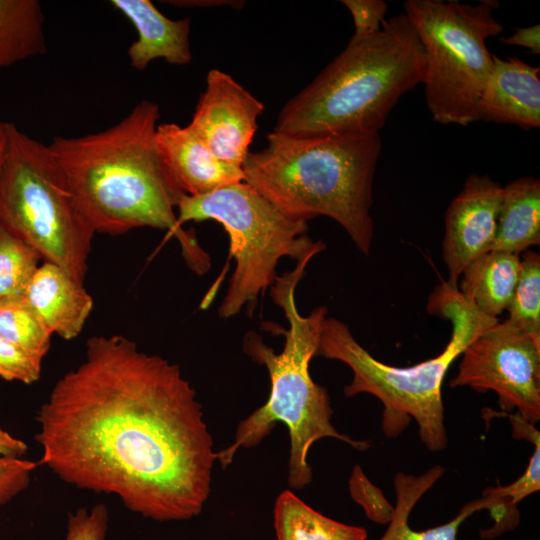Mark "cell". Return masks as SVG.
<instances>
[{"label":"cell","mask_w":540,"mask_h":540,"mask_svg":"<svg viewBox=\"0 0 540 540\" xmlns=\"http://www.w3.org/2000/svg\"><path fill=\"white\" fill-rule=\"evenodd\" d=\"M28 446L0 427V457L22 458L26 454Z\"/></svg>","instance_id":"1f68e13d"},{"label":"cell","mask_w":540,"mask_h":540,"mask_svg":"<svg viewBox=\"0 0 540 540\" xmlns=\"http://www.w3.org/2000/svg\"><path fill=\"white\" fill-rule=\"evenodd\" d=\"M512 326L540 341V255L526 250L520 257V272L507 308Z\"/></svg>","instance_id":"cb8c5ba5"},{"label":"cell","mask_w":540,"mask_h":540,"mask_svg":"<svg viewBox=\"0 0 540 540\" xmlns=\"http://www.w3.org/2000/svg\"><path fill=\"white\" fill-rule=\"evenodd\" d=\"M176 215L179 227L189 221L214 220L228 233L236 265L218 308L221 318L254 305L259 294L275 282L281 258L299 261L325 248L306 234L307 221L286 215L244 181L203 195L185 194Z\"/></svg>","instance_id":"ba28073f"},{"label":"cell","mask_w":540,"mask_h":540,"mask_svg":"<svg viewBox=\"0 0 540 540\" xmlns=\"http://www.w3.org/2000/svg\"><path fill=\"white\" fill-rule=\"evenodd\" d=\"M0 224L84 283L96 234L67 188L47 145L8 122L0 164Z\"/></svg>","instance_id":"52a82bcc"},{"label":"cell","mask_w":540,"mask_h":540,"mask_svg":"<svg viewBox=\"0 0 540 540\" xmlns=\"http://www.w3.org/2000/svg\"><path fill=\"white\" fill-rule=\"evenodd\" d=\"M156 141L166 164L186 195H203L244 181L241 167L216 157L188 126L158 124Z\"/></svg>","instance_id":"5bb4252c"},{"label":"cell","mask_w":540,"mask_h":540,"mask_svg":"<svg viewBox=\"0 0 540 540\" xmlns=\"http://www.w3.org/2000/svg\"><path fill=\"white\" fill-rule=\"evenodd\" d=\"M264 108L231 75L213 68L187 126L216 157L242 168Z\"/></svg>","instance_id":"8fae6325"},{"label":"cell","mask_w":540,"mask_h":540,"mask_svg":"<svg viewBox=\"0 0 540 540\" xmlns=\"http://www.w3.org/2000/svg\"><path fill=\"white\" fill-rule=\"evenodd\" d=\"M313 255L297 261L293 270L277 276L271 286V297L288 321V329L267 323L269 330L284 336L283 349L276 353L261 336L248 332L243 342L244 352L263 365L270 377V394L261 407L242 420L233 443L216 452L223 468L230 465L240 448H252L261 443L278 422L284 423L290 435L288 483L302 489L312 481V468L307 456L312 445L323 438H334L364 451L370 443L340 433L332 424L333 410L327 389L314 382L309 367L319 345L328 310L319 306L307 316L299 313L295 291Z\"/></svg>","instance_id":"277c9868"},{"label":"cell","mask_w":540,"mask_h":540,"mask_svg":"<svg viewBox=\"0 0 540 540\" xmlns=\"http://www.w3.org/2000/svg\"><path fill=\"white\" fill-rule=\"evenodd\" d=\"M24 297L50 331L65 340L80 335L94 306L84 283L48 262L37 267Z\"/></svg>","instance_id":"9a60e30c"},{"label":"cell","mask_w":540,"mask_h":540,"mask_svg":"<svg viewBox=\"0 0 540 540\" xmlns=\"http://www.w3.org/2000/svg\"><path fill=\"white\" fill-rule=\"evenodd\" d=\"M540 489V443L534 445V452L524 473L506 486L487 487L481 497L475 499L478 511L488 509L494 525L481 530L483 539H494L517 527L520 521L518 503Z\"/></svg>","instance_id":"7402d4cb"},{"label":"cell","mask_w":540,"mask_h":540,"mask_svg":"<svg viewBox=\"0 0 540 540\" xmlns=\"http://www.w3.org/2000/svg\"><path fill=\"white\" fill-rule=\"evenodd\" d=\"M499 41L506 45L524 47L534 54H539L540 26L536 24L529 27L516 28L512 35L499 38Z\"/></svg>","instance_id":"4dcf8cb0"},{"label":"cell","mask_w":540,"mask_h":540,"mask_svg":"<svg viewBox=\"0 0 540 540\" xmlns=\"http://www.w3.org/2000/svg\"><path fill=\"white\" fill-rule=\"evenodd\" d=\"M450 387L493 391L503 413L517 410L524 420L540 419V341L499 320L462 352Z\"/></svg>","instance_id":"30bf717a"},{"label":"cell","mask_w":540,"mask_h":540,"mask_svg":"<svg viewBox=\"0 0 540 540\" xmlns=\"http://www.w3.org/2000/svg\"><path fill=\"white\" fill-rule=\"evenodd\" d=\"M109 512L103 503L68 514L65 540H106Z\"/></svg>","instance_id":"83f0119b"},{"label":"cell","mask_w":540,"mask_h":540,"mask_svg":"<svg viewBox=\"0 0 540 540\" xmlns=\"http://www.w3.org/2000/svg\"><path fill=\"white\" fill-rule=\"evenodd\" d=\"M503 187L489 175L472 174L445 214L442 258L449 281L492 249L497 231Z\"/></svg>","instance_id":"7c38bea8"},{"label":"cell","mask_w":540,"mask_h":540,"mask_svg":"<svg viewBox=\"0 0 540 540\" xmlns=\"http://www.w3.org/2000/svg\"><path fill=\"white\" fill-rule=\"evenodd\" d=\"M42 361L0 336V377L6 381L33 384L41 376Z\"/></svg>","instance_id":"4316f807"},{"label":"cell","mask_w":540,"mask_h":540,"mask_svg":"<svg viewBox=\"0 0 540 540\" xmlns=\"http://www.w3.org/2000/svg\"><path fill=\"white\" fill-rule=\"evenodd\" d=\"M492 57V69L479 100V120L525 130L539 127L540 68L516 57Z\"/></svg>","instance_id":"4fadbf2b"},{"label":"cell","mask_w":540,"mask_h":540,"mask_svg":"<svg viewBox=\"0 0 540 540\" xmlns=\"http://www.w3.org/2000/svg\"><path fill=\"white\" fill-rule=\"evenodd\" d=\"M351 497L362 506L366 516L373 522L387 524L392 518L394 507L384 497L380 489L365 476L361 467L356 465L349 479Z\"/></svg>","instance_id":"484cf974"},{"label":"cell","mask_w":540,"mask_h":540,"mask_svg":"<svg viewBox=\"0 0 540 540\" xmlns=\"http://www.w3.org/2000/svg\"><path fill=\"white\" fill-rule=\"evenodd\" d=\"M277 540H366L363 527L331 519L307 505L291 491L280 493L274 505Z\"/></svg>","instance_id":"44dd1931"},{"label":"cell","mask_w":540,"mask_h":540,"mask_svg":"<svg viewBox=\"0 0 540 540\" xmlns=\"http://www.w3.org/2000/svg\"><path fill=\"white\" fill-rule=\"evenodd\" d=\"M44 14L37 0H0V69L46 53Z\"/></svg>","instance_id":"ffe728a7"},{"label":"cell","mask_w":540,"mask_h":540,"mask_svg":"<svg viewBox=\"0 0 540 540\" xmlns=\"http://www.w3.org/2000/svg\"><path fill=\"white\" fill-rule=\"evenodd\" d=\"M37 466L22 458L0 457V507L28 488Z\"/></svg>","instance_id":"f1b7e54d"},{"label":"cell","mask_w":540,"mask_h":540,"mask_svg":"<svg viewBox=\"0 0 540 540\" xmlns=\"http://www.w3.org/2000/svg\"><path fill=\"white\" fill-rule=\"evenodd\" d=\"M425 55L404 13L346 47L278 113L274 131L302 135L375 133L400 97L422 84Z\"/></svg>","instance_id":"5b68a950"},{"label":"cell","mask_w":540,"mask_h":540,"mask_svg":"<svg viewBox=\"0 0 540 540\" xmlns=\"http://www.w3.org/2000/svg\"><path fill=\"white\" fill-rule=\"evenodd\" d=\"M445 468L436 465L421 475L398 472L394 477L396 504L386 532L379 540H457L462 523L478 511L476 501L462 507L451 521L427 530H413L409 516L419 499L442 477Z\"/></svg>","instance_id":"d6986e66"},{"label":"cell","mask_w":540,"mask_h":540,"mask_svg":"<svg viewBox=\"0 0 540 540\" xmlns=\"http://www.w3.org/2000/svg\"><path fill=\"white\" fill-rule=\"evenodd\" d=\"M354 22L353 38H364L377 33L387 13V4L382 0H342Z\"/></svg>","instance_id":"f546056e"},{"label":"cell","mask_w":540,"mask_h":540,"mask_svg":"<svg viewBox=\"0 0 540 540\" xmlns=\"http://www.w3.org/2000/svg\"><path fill=\"white\" fill-rule=\"evenodd\" d=\"M513 428V436L517 439H526L533 445L540 443V432L531 424L524 420L519 414L509 415Z\"/></svg>","instance_id":"d6a6232c"},{"label":"cell","mask_w":540,"mask_h":540,"mask_svg":"<svg viewBox=\"0 0 540 540\" xmlns=\"http://www.w3.org/2000/svg\"><path fill=\"white\" fill-rule=\"evenodd\" d=\"M52 335L24 295L0 303V336L32 357L43 361Z\"/></svg>","instance_id":"603a6c76"},{"label":"cell","mask_w":540,"mask_h":540,"mask_svg":"<svg viewBox=\"0 0 540 540\" xmlns=\"http://www.w3.org/2000/svg\"><path fill=\"white\" fill-rule=\"evenodd\" d=\"M540 244V180L517 178L503 187L491 250L520 255Z\"/></svg>","instance_id":"ac0fdd59"},{"label":"cell","mask_w":540,"mask_h":540,"mask_svg":"<svg viewBox=\"0 0 540 540\" xmlns=\"http://www.w3.org/2000/svg\"><path fill=\"white\" fill-rule=\"evenodd\" d=\"M39 255L0 224V303L24 295Z\"/></svg>","instance_id":"d4e9b609"},{"label":"cell","mask_w":540,"mask_h":540,"mask_svg":"<svg viewBox=\"0 0 540 540\" xmlns=\"http://www.w3.org/2000/svg\"><path fill=\"white\" fill-rule=\"evenodd\" d=\"M110 4L120 11L137 31L138 39L127 51L132 68L144 70L158 58L179 66L191 62L189 18L170 19L150 0H111Z\"/></svg>","instance_id":"2e32d148"},{"label":"cell","mask_w":540,"mask_h":540,"mask_svg":"<svg viewBox=\"0 0 540 540\" xmlns=\"http://www.w3.org/2000/svg\"><path fill=\"white\" fill-rule=\"evenodd\" d=\"M169 3H171L172 5H176V6H183V7H200V6H204V7H208V6H223V5H234L235 7H239L240 5H243V4H240V3H244V2H240V1H224V0H220V1H215V0H212V1H169Z\"/></svg>","instance_id":"836d02e7"},{"label":"cell","mask_w":540,"mask_h":540,"mask_svg":"<svg viewBox=\"0 0 540 540\" xmlns=\"http://www.w3.org/2000/svg\"><path fill=\"white\" fill-rule=\"evenodd\" d=\"M159 117L158 104L145 99L113 126L80 137L56 136L47 148L95 233L167 230L190 269L203 274L210 267L208 254L177 224L185 193L157 145Z\"/></svg>","instance_id":"7a4b0ae2"},{"label":"cell","mask_w":540,"mask_h":540,"mask_svg":"<svg viewBox=\"0 0 540 540\" xmlns=\"http://www.w3.org/2000/svg\"><path fill=\"white\" fill-rule=\"evenodd\" d=\"M379 132L302 135L272 131L266 146L250 152L244 182L293 218L327 216L369 255L374 237L373 179Z\"/></svg>","instance_id":"3957f363"},{"label":"cell","mask_w":540,"mask_h":540,"mask_svg":"<svg viewBox=\"0 0 540 540\" xmlns=\"http://www.w3.org/2000/svg\"><path fill=\"white\" fill-rule=\"evenodd\" d=\"M36 420L39 463L67 484L156 521L192 519L208 500L216 452L194 387L125 336L89 338Z\"/></svg>","instance_id":"6da1fadb"},{"label":"cell","mask_w":540,"mask_h":540,"mask_svg":"<svg viewBox=\"0 0 540 540\" xmlns=\"http://www.w3.org/2000/svg\"><path fill=\"white\" fill-rule=\"evenodd\" d=\"M520 272V255L490 250L462 272L458 289L482 314L497 317L507 310Z\"/></svg>","instance_id":"e0dca14e"},{"label":"cell","mask_w":540,"mask_h":540,"mask_svg":"<svg viewBox=\"0 0 540 540\" xmlns=\"http://www.w3.org/2000/svg\"><path fill=\"white\" fill-rule=\"evenodd\" d=\"M496 1L478 4L408 0L404 14L425 55L422 84L432 119L467 126L479 120V100L491 72L493 55L486 40L503 26L493 16Z\"/></svg>","instance_id":"9c48e42d"},{"label":"cell","mask_w":540,"mask_h":540,"mask_svg":"<svg viewBox=\"0 0 540 540\" xmlns=\"http://www.w3.org/2000/svg\"><path fill=\"white\" fill-rule=\"evenodd\" d=\"M427 310L452 324L450 340L436 357L409 367L385 364L357 342L347 324L330 317L323 323L316 356L341 361L351 369L352 380L343 391L346 397L367 393L380 400L382 430L387 437H398L414 419L425 447L441 451L448 443L444 377L467 345L498 319L479 312L462 296L457 282L449 280L436 287Z\"/></svg>","instance_id":"8992f818"},{"label":"cell","mask_w":540,"mask_h":540,"mask_svg":"<svg viewBox=\"0 0 540 540\" xmlns=\"http://www.w3.org/2000/svg\"><path fill=\"white\" fill-rule=\"evenodd\" d=\"M8 142V122H0V164L5 156Z\"/></svg>","instance_id":"e575fe53"}]
</instances>
